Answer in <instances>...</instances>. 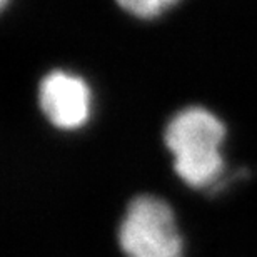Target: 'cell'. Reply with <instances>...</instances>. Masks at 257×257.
I'll list each match as a JSON object with an SVG mask.
<instances>
[{
	"label": "cell",
	"instance_id": "obj_1",
	"mask_svg": "<svg viewBox=\"0 0 257 257\" xmlns=\"http://www.w3.org/2000/svg\"><path fill=\"white\" fill-rule=\"evenodd\" d=\"M224 139V122L199 105L179 110L164 132V142L174 157V171L184 184L194 189L219 182L224 171L220 152Z\"/></svg>",
	"mask_w": 257,
	"mask_h": 257
},
{
	"label": "cell",
	"instance_id": "obj_2",
	"mask_svg": "<svg viewBox=\"0 0 257 257\" xmlns=\"http://www.w3.org/2000/svg\"><path fill=\"white\" fill-rule=\"evenodd\" d=\"M119 244L127 257H182L184 242L176 215L166 200L139 195L119 225Z\"/></svg>",
	"mask_w": 257,
	"mask_h": 257
},
{
	"label": "cell",
	"instance_id": "obj_3",
	"mask_svg": "<svg viewBox=\"0 0 257 257\" xmlns=\"http://www.w3.org/2000/svg\"><path fill=\"white\" fill-rule=\"evenodd\" d=\"M39 105L44 115L60 131H77L92 117L94 95L80 75L52 70L40 80Z\"/></svg>",
	"mask_w": 257,
	"mask_h": 257
},
{
	"label": "cell",
	"instance_id": "obj_4",
	"mask_svg": "<svg viewBox=\"0 0 257 257\" xmlns=\"http://www.w3.org/2000/svg\"><path fill=\"white\" fill-rule=\"evenodd\" d=\"M177 2L179 0H117L127 14L139 19H156Z\"/></svg>",
	"mask_w": 257,
	"mask_h": 257
},
{
	"label": "cell",
	"instance_id": "obj_5",
	"mask_svg": "<svg viewBox=\"0 0 257 257\" xmlns=\"http://www.w3.org/2000/svg\"><path fill=\"white\" fill-rule=\"evenodd\" d=\"M2 4H4V5H7V4H9V0H2Z\"/></svg>",
	"mask_w": 257,
	"mask_h": 257
}]
</instances>
